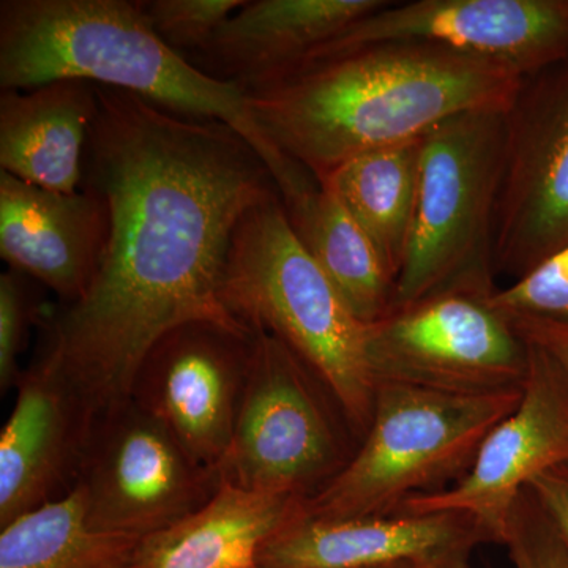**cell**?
I'll use <instances>...</instances> for the list:
<instances>
[{"instance_id": "8992f818", "label": "cell", "mask_w": 568, "mask_h": 568, "mask_svg": "<svg viewBox=\"0 0 568 568\" xmlns=\"http://www.w3.org/2000/svg\"><path fill=\"white\" fill-rule=\"evenodd\" d=\"M506 111L465 112L425 134L416 215L390 308L448 290L496 293Z\"/></svg>"}, {"instance_id": "603a6c76", "label": "cell", "mask_w": 568, "mask_h": 568, "mask_svg": "<svg viewBox=\"0 0 568 568\" xmlns=\"http://www.w3.org/2000/svg\"><path fill=\"white\" fill-rule=\"evenodd\" d=\"M153 31L183 58L197 54L245 0H140Z\"/></svg>"}, {"instance_id": "484cf974", "label": "cell", "mask_w": 568, "mask_h": 568, "mask_svg": "<svg viewBox=\"0 0 568 568\" xmlns=\"http://www.w3.org/2000/svg\"><path fill=\"white\" fill-rule=\"evenodd\" d=\"M39 313L32 304L28 275L10 268L0 275V388L18 384V357L24 349L28 328Z\"/></svg>"}, {"instance_id": "5bb4252c", "label": "cell", "mask_w": 568, "mask_h": 568, "mask_svg": "<svg viewBox=\"0 0 568 568\" xmlns=\"http://www.w3.org/2000/svg\"><path fill=\"white\" fill-rule=\"evenodd\" d=\"M491 538L458 511L316 518L305 511L265 541L260 568H386L470 558Z\"/></svg>"}, {"instance_id": "6da1fadb", "label": "cell", "mask_w": 568, "mask_h": 568, "mask_svg": "<svg viewBox=\"0 0 568 568\" xmlns=\"http://www.w3.org/2000/svg\"><path fill=\"white\" fill-rule=\"evenodd\" d=\"M97 97L82 186L106 203L110 234L85 293L40 317L36 355L65 377L92 425L132 399L142 362L174 328L254 334L224 302L227 261L245 213L280 194L226 123L115 89L97 85Z\"/></svg>"}, {"instance_id": "9c48e42d", "label": "cell", "mask_w": 568, "mask_h": 568, "mask_svg": "<svg viewBox=\"0 0 568 568\" xmlns=\"http://www.w3.org/2000/svg\"><path fill=\"white\" fill-rule=\"evenodd\" d=\"M77 484L93 529L144 538L204 507L222 478L130 399L93 425Z\"/></svg>"}, {"instance_id": "ac0fdd59", "label": "cell", "mask_w": 568, "mask_h": 568, "mask_svg": "<svg viewBox=\"0 0 568 568\" xmlns=\"http://www.w3.org/2000/svg\"><path fill=\"white\" fill-rule=\"evenodd\" d=\"M97 85L61 80L0 93V168L40 189L77 193L84 179Z\"/></svg>"}, {"instance_id": "f1b7e54d", "label": "cell", "mask_w": 568, "mask_h": 568, "mask_svg": "<svg viewBox=\"0 0 568 568\" xmlns=\"http://www.w3.org/2000/svg\"><path fill=\"white\" fill-rule=\"evenodd\" d=\"M386 568H469V558L432 560V562L405 564V566Z\"/></svg>"}, {"instance_id": "3957f363", "label": "cell", "mask_w": 568, "mask_h": 568, "mask_svg": "<svg viewBox=\"0 0 568 568\" xmlns=\"http://www.w3.org/2000/svg\"><path fill=\"white\" fill-rule=\"evenodd\" d=\"M61 80L115 89L178 114L226 123L260 153L280 194L308 178L257 129L237 85L209 77L156 36L140 0L0 2L2 92Z\"/></svg>"}, {"instance_id": "277c9868", "label": "cell", "mask_w": 568, "mask_h": 568, "mask_svg": "<svg viewBox=\"0 0 568 568\" xmlns=\"http://www.w3.org/2000/svg\"><path fill=\"white\" fill-rule=\"evenodd\" d=\"M224 302L253 331L274 335L321 381L347 425L364 437L376 383L366 325L295 235L280 194L245 213L235 230Z\"/></svg>"}, {"instance_id": "52a82bcc", "label": "cell", "mask_w": 568, "mask_h": 568, "mask_svg": "<svg viewBox=\"0 0 568 568\" xmlns=\"http://www.w3.org/2000/svg\"><path fill=\"white\" fill-rule=\"evenodd\" d=\"M320 384L290 347L254 331L233 443L219 470L222 484L308 499L346 465Z\"/></svg>"}, {"instance_id": "e0dca14e", "label": "cell", "mask_w": 568, "mask_h": 568, "mask_svg": "<svg viewBox=\"0 0 568 568\" xmlns=\"http://www.w3.org/2000/svg\"><path fill=\"white\" fill-rule=\"evenodd\" d=\"M388 0H245L211 44L190 62L242 92L276 80L304 63L355 21Z\"/></svg>"}, {"instance_id": "ba28073f", "label": "cell", "mask_w": 568, "mask_h": 568, "mask_svg": "<svg viewBox=\"0 0 568 568\" xmlns=\"http://www.w3.org/2000/svg\"><path fill=\"white\" fill-rule=\"evenodd\" d=\"M493 294L443 291L394 306L366 325L376 387L399 384L465 395L521 388L529 345L491 305Z\"/></svg>"}, {"instance_id": "7a4b0ae2", "label": "cell", "mask_w": 568, "mask_h": 568, "mask_svg": "<svg viewBox=\"0 0 568 568\" xmlns=\"http://www.w3.org/2000/svg\"><path fill=\"white\" fill-rule=\"evenodd\" d=\"M518 71L426 41H386L306 63L245 99L257 129L317 181L361 153L470 111L508 110Z\"/></svg>"}, {"instance_id": "44dd1931", "label": "cell", "mask_w": 568, "mask_h": 568, "mask_svg": "<svg viewBox=\"0 0 568 568\" xmlns=\"http://www.w3.org/2000/svg\"><path fill=\"white\" fill-rule=\"evenodd\" d=\"M283 205L298 241L354 316L372 324L386 315L394 302V275L338 197L317 182Z\"/></svg>"}, {"instance_id": "5b68a950", "label": "cell", "mask_w": 568, "mask_h": 568, "mask_svg": "<svg viewBox=\"0 0 568 568\" xmlns=\"http://www.w3.org/2000/svg\"><path fill=\"white\" fill-rule=\"evenodd\" d=\"M521 395L523 387L465 395L379 384L364 443L305 499V515L383 517L413 496L443 489L450 478L465 476L485 437Z\"/></svg>"}, {"instance_id": "9a60e30c", "label": "cell", "mask_w": 568, "mask_h": 568, "mask_svg": "<svg viewBox=\"0 0 568 568\" xmlns=\"http://www.w3.org/2000/svg\"><path fill=\"white\" fill-rule=\"evenodd\" d=\"M110 234L99 193H59L0 171V256L73 304L88 290Z\"/></svg>"}, {"instance_id": "ffe728a7", "label": "cell", "mask_w": 568, "mask_h": 568, "mask_svg": "<svg viewBox=\"0 0 568 568\" xmlns=\"http://www.w3.org/2000/svg\"><path fill=\"white\" fill-rule=\"evenodd\" d=\"M424 136L355 155L321 178L375 245L395 283L413 231Z\"/></svg>"}, {"instance_id": "8fae6325", "label": "cell", "mask_w": 568, "mask_h": 568, "mask_svg": "<svg viewBox=\"0 0 568 568\" xmlns=\"http://www.w3.org/2000/svg\"><path fill=\"white\" fill-rule=\"evenodd\" d=\"M386 41L440 44L529 78L568 61V0L388 2L317 48L298 67Z\"/></svg>"}, {"instance_id": "83f0119b", "label": "cell", "mask_w": 568, "mask_h": 568, "mask_svg": "<svg viewBox=\"0 0 568 568\" xmlns=\"http://www.w3.org/2000/svg\"><path fill=\"white\" fill-rule=\"evenodd\" d=\"M519 335L551 355L568 376V324L536 317L507 316Z\"/></svg>"}, {"instance_id": "30bf717a", "label": "cell", "mask_w": 568, "mask_h": 568, "mask_svg": "<svg viewBox=\"0 0 568 568\" xmlns=\"http://www.w3.org/2000/svg\"><path fill=\"white\" fill-rule=\"evenodd\" d=\"M568 246V61L526 78L506 111L495 272L518 280Z\"/></svg>"}, {"instance_id": "cb8c5ba5", "label": "cell", "mask_w": 568, "mask_h": 568, "mask_svg": "<svg viewBox=\"0 0 568 568\" xmlns=\"http://www.w3.org/2000/svg\"><path fill=\"white\" fill-rule=\"evenodd\" d=\"M506 316L568 324V246L489 298Z\"/></svg>"}, {"instance_id": "4316f807", "label": "cell", "mask_w": 568, "mask_h": 568, "mask_svg": "<svg viewBox=\"0 0 568 568\" xmlns=\"http://www.w3.org/2000/svg\"><path fill=\"white\" fill-rule=\"evenodd\" d=\"M528 488L547 510L568 549V465L541 474Z\"/></svg>"}, {"instance_id": "d6986e66", "label": "cell", "mask_w": 568, "mask_h": 568, "mask_svg": "<svg viewBox=\"0 0 568 568\" xmlns=\"http://www.w3.org/2000/svg\"><path fill=\"white\" fill-rule=\"evenodd\" d=\"M305 499L222 484L171 528L141 538L125 568H256L265 541L304 510Z\"/></svg>"}, {"instance_id": "4fadbf2b", "label": "cell", "mask_w": 568, "mask_h": 568, "mask_svg": "<svg viewBox=\"0 0 568 568\" xmlns=\"http://www.w3.org/2000/svg\"><path fill=\"white\" fill-rule=\"evenodd\" d=\"M254 334L190 323L142 362L132 399L197 463L219 474L233 443Z\"/></svg>"}, {"instance_id": "7402d4cb", "label": "cell", "mask_w": 568, "mask_h": 568, "mask_svg": "<svg viewBox=\"0 0 568 568\" xmlns=\"http://www.w3.org/2000/svg\"><path fill=\"white\" fill-rule=\"evenodd\" d=\"M141 538L93 529L80 484L0 528V568H125Z\"/></svg>"}, {"instance_id": "2e32d148", "label": "cell", "mask_w": 568, "mask_h": 568, "mask_svg": "<svg viewBox=\"0 0 568 568\" xmlns=\"http://www.w3.org/2000/svg\"><path fill=\"white\" fill-rule=\"evenodd\" d=\"M92 422L80 396L47 362L33 358L0 433V528L54 500L80 473Z\"/></svg>"}, {"instance_id": "f546056e", "label": "cell", "mask_w": 568, "mask_h": 568, "mask_svg": "<svg viewBox=\"0 0 568 568\" xmlns=\"http://www.w3.org/2000/svg\"><path fill=\"white\" fill-rule=\"evenodd\" d=\"M256 568H260V567H256Z\"/></svg>"}, {"instance_id": "d4e9b609", "label": "cell", "mask_w": 568, "mask_h": 568, "mask_svg": "<svg viewBox=\"0 0 568 568\" xmlns=\"http://www.w3.org/2000/svg\"><path fill=\"white\" fill-rule=\"evenodd\" d=\"M503 545L515 568H568L566 541L529 488L515 500Z\"/></svg>"}, {"instance_id": "7c38bea8", "label": "cell", "mask_w": 568, "mask_h": 568, "mask_svg": "<svg viewBox=\"0 0 568 568\" xmlns=\"http://www.w3.org/2000/svg\"><path fill=\"white\" fill-rule=\"evenodd\" d=\"M528 345L521 399L485 437L465 476L450 488L410 497L396 514L458 511L503 544L521 491L541 474L568 465V376L551 355Z\"/></svg>"}]
</instances>
